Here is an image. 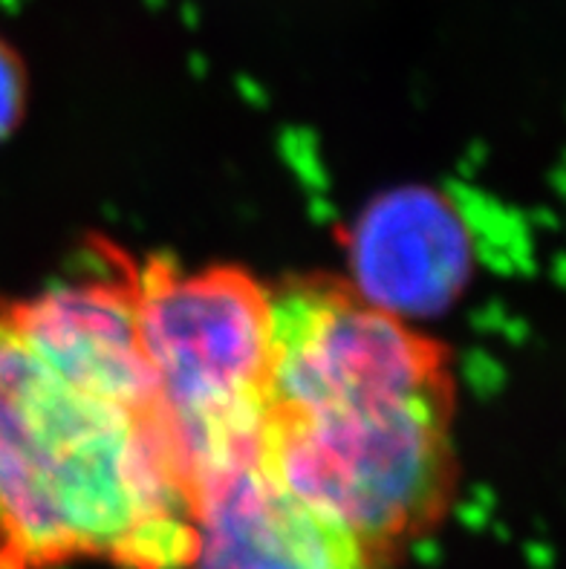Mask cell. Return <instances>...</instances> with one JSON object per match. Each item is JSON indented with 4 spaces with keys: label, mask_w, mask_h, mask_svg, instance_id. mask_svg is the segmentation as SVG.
Masks as SVG:
<instances>
[{
    "label": "cell",
    "mask_w": 566,
    "mask_h": 569,
    "mask_svg": "<svg viewBox=\"0 0 566 569\" xmlns=\"http://www.w3.org/2000/svg\"><path fill=\"white\" fill-rule=\"evenodd\" d=\"M191 515L125 274L0 298V569H180Z\"/></svg>",
    "instance_id": "6da1fadb"
},
{
    "label": "cell",
    "mask_w": 566,
    "mask_h": 569,
    "mask_svg": "<svg viewBox=\"0 0 566 569\" xmlns=\"http://www.w3.org/2000/svg\"><path fill=\"white\" fill-rule=\"evenodd\" d=\"M454 393L439 341L352 283L295 278L272 289L255 462L387 569L451 509Z\"/></svg>",
    "instance_id": "7a4b0ae2"
},
{
    "label": "cell",
    "mask_w": 566,
    "mask_h": 569,
    "mask_svg": "<svg viewBox=\"0 0 566 569\" xmlns=\"http://www.w3.org/2000/svg\"><path fill=\"white\" fill-rule=\"evenodd\" d=\"M139 339L159 399L202 477L255 457L272 345V289L237 267L125 263Z\"/></svg>",
    "instance_id": "3957f363"
},
{
    "label": "cell",
    "mask_w": 566,
    "mask_h": 569,
    "mask_svg": "<svg viewBox=\"0 0 566 569\" xmlns=\"http://www.w3.org/2000/svg\"><path fill=\"white\" fill-rule=\"evenodd\" d=\"M180 569H376L341 523L251 460L206 475L193 491Z\"/></svg>",
    "instance_id": "277c9868"
},
{
    "label": "cell",
    "mask_w": 566,
    "mask_h": 569,
    "mask_svg": "<svg viewBox=\"0 0 566 569\" xmlns=\"http://www.w3.org/2000/svg\"><path fill=\"white\" fill-rule=\"evenodd\" d=\"M352 287L385 310H434L466 274V240L454 214L430 194H399L361 220Z\"/></svg>",
    "instance_id": "5b68a950"
},
{
    "label": "cell",
    "mask_w": 566,
    "mask_h": 569,
    "mask_svg": "<svg viewBox=\"0 0 566 569\" xmlns=\"http://www.w3.org/2000/svg\"><path fill=\"white\" fill-rule=\"evenodd\" d=\"M23 110V67L7 41H0V139L14 128Z\"/></svg>",
    "instance_id": "8992f818"
}]
</instances>
